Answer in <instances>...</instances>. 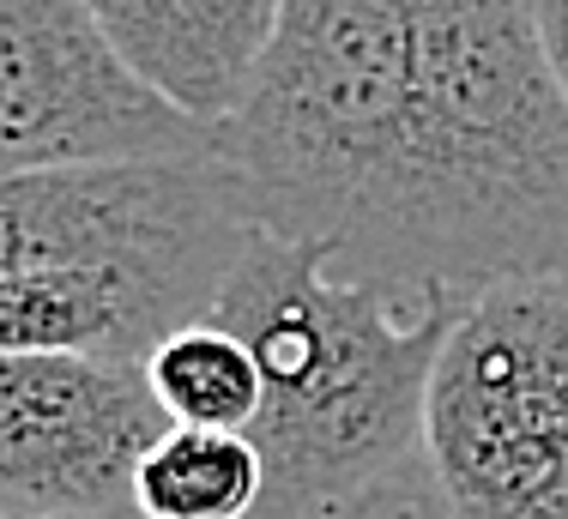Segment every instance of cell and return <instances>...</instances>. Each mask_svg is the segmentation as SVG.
<instances>
[{
    "mask_svg": "<svg viewBox=\"0 0 568 519\" xmlns=\"http://www.w3.org/2000/svg\"><path fill=\"white\" fill-rule=\"evenodd\" d=\"M459 308L339 278L321 248L254 230L212 314L248 338L266 380L261 519H375L436 496L424 405Z\"/></svg>",
    "mask_w": 568,
    "mask_h": 519,
    "instance_id": "obj_1",
    "label": "cell"
},
{
    "mask_svg": "<svg viewBox=\"0 0 568 519\" xmlns=\"http://www.w3.org/2000/svg\"><path fill=\"white\" fill-rule=\"evenodd\" d=\"M254 236L219 157L85 163L0 182V350L145 368L219 308Z\"/></svg>",
    "mask_w": 568,
    "mask_h": 519,
    "instance_id": "obj_2",
    "label": "cell"
},
{
    "mask_svg": "<svg viewBox=\"0 0 568 519\" xmlns=\"http://www.w3.org/2000/svg\"><path fill=\"white\" fill-rule=\"evenodd\" d=\"M424 466L448 519H568V284L508 278L459 308Z\"/></svg>",
    "mask_w": 568,
    "mask_h": 519,
    "instance_id": "obj_3",
    "label": "cell"
},
{
    "mask_svg": "<svg viewBox=\"0 0 568 519\" xmlns=\"http://www.w3.org/2000/svg\"><path fill=\"white\" fill-rule=\"evenodd\" d=\"M206 152L212 128L121 61L85 0H0V182Z\"/></svg>",
    "mask_w": 568,
    "mask_h": 519,
    "instance_id": "obj_4",
    "label": "cell"
},
{
    "mask_svg": "<svg viewBox=\"0 0 568 519\" xmlns=\"http://www.w3.org/2000/svg\"><path fill=\"white\" fill-rule=\"evenodd\" d=\"M164 429L145 368L0 350V519H140L133 471Z\"/></svg>",
    "mask_w": 568,
    "mask_h": 519,
    "instance_id": "obj_5",
    "label": "cell"
},
{
    "mask_svg": "<svg viewBox=\"0 0 568 519\" xmlns=\"http://www.w3.org/2000/svg\"><path fill=\"white\" fill-rule=\"evenodd\" d=\"M121 61L175 109L219 128L248 103L284 0H85Z\"/></svg>",
    "mask_w": 568,
    "mask_h": 519,
    "instance_id": "obj_6",
    "label": "cell"
},
{
    "mask_svg": "<svg viewBox=\"0 0 568 519\" xmlns=\"http://www.w3.org/2000/svg\"><path fill=\"white\" fill-rule=\"evenodd\" d=\"M140 519H261L266 459L242 429H182L170 423L133 471Z\"/></svg>",
    "mask_w": 568,
    "mask_h": 519,
    "instance_id": "obj_7",
    "label": "cell"
},
{
    "mask_svg": "<svg viewBox=\"0 0 568 519\" xmlns=\"http://www.w3.org/2000/svg\"><path fill=\"white\" fill-rule=\"evenodd\" d=\"M145 387H152L158 411L182 429H242L254 435L266 405V380L254 363L248 338L224 326L219 314L170 333L164 345L145 357Z\"/></svg>",
    "mask_w": 568,
    "mask_h": 519,
    "instance_id": "obj_8",
    "label": "cell"
},
{
    "mask_svg": "<svg viewBox=\"0 0 568 519\" xmlns=\"http://www.w3.org/2000/svg\"><path fill=\"white\" fill-rule=\"evenodd\" d=\"M532 19H538L545 61H550V73H557V85L568 98V0H532Z\"/></svg>",
    "mask_w": 568,
    "mask_h": 519,
    "instance_id": "obj_9",
    "label": "cell"
},
{
    "mask_svg": "<svg viewBox=\"0 0 568 519\" xmlns=\"http://www.w3.org/2000/svg\"><path fill=\"white\" fill-rule=\"evenodd\" d=\"M375 519H448L436 508V496H417V501H405V508H387V513H375Z\"/></svg>",
    "mask_w": 568,
    "mask_h": 519,
    "instance_id": "obj_10",
    "label": "cell"
}]
</instances>
